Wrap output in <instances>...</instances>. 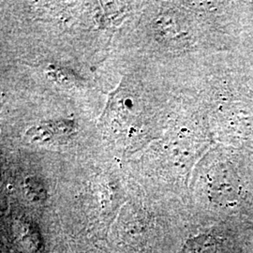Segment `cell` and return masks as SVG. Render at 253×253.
Segmentation results:
<instances>
[]
</instances>
